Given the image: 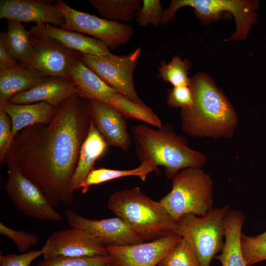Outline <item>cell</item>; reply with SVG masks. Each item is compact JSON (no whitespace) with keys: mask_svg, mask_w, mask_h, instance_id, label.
Returning a JSON list of instances; mask_svg holds the SVG:
<instances>
[{"mask_svg":"<svg viewBox=\"0 0 266 266\" xmlns=\"http://www.w3.org/2000/svg\"><path fill=\"white\" fill-rule=\"evenodd\" d=\"M89 100L76 93L57 107L52 121L20 131L0 164L16 165L52 206L74 202L71 183L91 122Z\"/></svg>","mask_w":266,"mask_h":266,"instance_id":"6da1fadb","label":"cell"},{"mask_svg":"<svg viewBox=\"0 0 266 266\" xmlns=\"http://www.w3.org/2000/svg\"><path fill=\"white\" fill-rule=\"evenodd\" d=\"M190 87L193 103L181 110L182 130L187 134L224 135L236 125V116L226 98L205 74L198 73L191 78Z\"/></svg>","mask_w":266,"mask_h":266,"instance_id":"7a4b0ae2","label":"cell"},{"mask_svg":"<svg viewBox=\"0 0 266 266\" xmlns=\"http://www.w3.org/2000/svg\"><path fill=\"white\" fill-rule=\"evenodd\" d=\"M131 131L137 160L164 166L168 179H172L181 169L200 167L204 162V156L189 148L186 139L175 133L171 124L162 125L157 129L137 124Z\"/></svg>","mask_w":266,"mask_h":266,"instance_id":"3957f363","label":"cell"},{"mask_svg":"<svg viewBox=\"0 0 266 266\" xmlns=\"http://www.w3.org/2000/svg\"><path fill=\"white\" fill-rule=\"evenodd\" d=\"M107 207L146 241L174 233L177 223L162 203L145 195L138 187L113 193Z\"/></svg>","mask_w":266,"mask_h":266,"instance_id":"277c9868","label":"cell"},{"mask_svg":"<svg viewBox=\"0 0 266 266\" xmlns=\"http://www.w3.org/2000/svg\"><path fill=\"white\" fill-rule=\"evenodd\" d=\"M171 191L159 201L176 222L182 215H205L213 207V182L200 167H190L172 179Z\"/></svg>","mask_w":266,"mask_h":266,"instance_id":"5b68a950","label":"cell"},{"mask_svg":"<svg viewBox=\"0 0 266 266\" xmlns=\"http://www.w3.org/2000/svg\"><path fill=\"white\" fill-rule=\"evenodd\" d=\"M257 0H173L167 8L164 10L162 23L173 20L177 11L184 6L195 9L197 17L204 23L215 21L221 18L223 12L232 13L235 20L236 30L231 40L246 39L252 26L258 19Z\"/></svg>","mask_w":266,"mask_h":266,"instance_id":"8992f818","label":"cell"},{"mask_svg":"<svg viewBox=\"0 0 266 266\" xmlns=\"http://www.w3.org/2000/svg\"><path fill=\"white\" fill-rule=\"evenodd\" d=\"M230 209L226 204L212 208L202 216L184 214L177 221L174 233L189 240L200 266H210L216 254L222 251L224 243V221Z\"/></svg>","mask_w":266,"mask_h":266,"instance_id":"52a82bcc","label":"cell"},{"mask_svg":"<svg viewBox=\"0 0 266 266\" xmlns=\"http://www.w3.org/2000/svg\"><path fill=\"white\" fill-rule=\"evenodd\" d=\"M55 4L65 20L60 28L92 35L109 49L125 45L133 35V28L129 25L78 11L61 0H55Z\"/></svg>","mask_w":266,"mask_h":266,"instance_id":"ba28073f","label":"cell"},{"mask_svg":"<svg viewBox=\"0 0 266 266\" xmlns=\"http://www.w3.org/2000/svg\"><path fill=\"white\" fill-rule=\"evenodd\" d=\"M137 48L129 54L116 56L82 55V61L106 84L117 90L131 101L146 105L135 91L133 76L141 54Z\"/></svg>","mask_w":266,"mask_h":266,"instance_id":"9c48e42d","label":"cell"},{"mask_svg":"<svg viewBox=\"0 0 266 266\" xmlns=\"http://www.w3.org/2000/svg\"><path fill=\"white\" fill-rule=\"evenodd\" d=\"M7 166L8 177L4 188L12 202L24 215L42 221H59L61 214L55 210L41 190L26 177L14 164Z\"/></svg>","mask_w":266,"mask_h":266,"instance_id":"30bf717a","label":"cell"},{"mask_svg":"<svg viewBox=\"0 0 266 266\" xmlns=\"http://www.w3.org/2000/svg\"><path fill=\"white\" fill-rule=\"evenodd\" d=\"M31 38L33 52L26 66L48 76L71 80L70 69L82 54L47 36L31 35Z\"/></svg>","mask_w":266,"mask_h":266,"instance_id":"8fae6325","label":"cell"},{"mask_svg":"<svg viewBox=\"0 0 266 266\" xmlns=\"http://www.w3.org/2000/svg\"><path fill=\"white\" fill-rule=\"evenodd\" d=\"M41 250L45 259L108 255L106 246L100 240L82 229L73 227L53 233Z\"/></svg>","mask_w":266,"mask_h":266,"instance_id":"7c38bea8","label":"cell"},{"mask_svg":"<svg viewBox=\"0 0 266 266\" xmlns=\"http://www.w3.org/2000/svg\"><path fill=\"white\" fill-rule=\"evenodd\" d=\"M175 233L141 243L106 249L114 266H156L182 239Z\"/></svg>","mask_w":266,"mask_h":266,"instance_id":"4fadbf2b","label":"cell"},{"mask_svg":"<svg viewBox=\"0 0 266 266\" xmlns=\"http://www.w3.org/2000/svg\"><path fill=\"white\" fill-rule=\"evenodd\" d=\"M66 218L70 227L87 232L100 240L105 246H122L146 242L117 216L100 220L91 219L68 209L66 212Z\"/></svg>","mask_w":266,"mask_h":266,"instance_id":"5bb4252c","label":"cell"},{"mask_svg":"<svg viewBox=\"0 0 266 266\" xmlns=\"http://www.w3.org/2000/svg\"><path fill=\"white\" fill-rule=\"evenodd\" d=\"M69 76L77 85L81 98L110 105L121 114L128 110L130 100L106 84L81 59L71 68Z\"/></svg>","mask_w":266,"mask_h":266,"instance_id":"9a60e30c","label":"cell"},{"mask_svg":"<svg viewBox=\"0 0 266 266\" xmlns=\"http://www.w3.org/2000/svg\"><path fill=\"white\" fill-rule=\"evenodd\" d=\"M50 0H0V18L21 23L51 24L61 28L65 23L64 17Z\"/></svg>","mask_w":266,"mask_h":266,"instance_id":"2e32d148","label":"cell"},{"mask_svg":"<svg viewBox=\"0 0 266 266\" xmlns=\"http://www.w3.org/2000/svg\"><path fill=\"white\" fill-rule=\"evenodd\" d=\"M89 102L91 118L108 145L128 151L132 139L125 118L110 105L95 100Z\"/></svg>","mask_w":266,"mask_h":266,"instance_id":"e0dca14e","label":"cell"},{"mask_svg":"<svg viewBox=\"0 0 266 266\" xmlns=\"http://www.w3.org/2000/svg\"><path fill=\"white\" fill-rule=\"evenodd\" d=\"M78 93V87L72 80L58 76H49L47 80L34 88L16 94L8 102L29 104L44 102L57 107Z\"/></svg>","mask_w":266,"mask_h":266,"instance_id":"ac0fdd59","label":"cell"},{"mask_svg":"<svg viewBox=\"0 0 266 266\" xmlns=\"http://www.w3.org/2000/svg\"><path fill=\"white\" fill-rule=\"evenodd\" d=\"M29 32L31 35L53 38L82 55L105 56L112 54L107 45L96 38L78 32L63 30L51 24H36L31 28Z\"/></svg>","mask_w":266,"mask_h":266,"instance_id":"d6986e66","label":"cell"},{"mask_svg":"<svg viewBox=\"0 0 266 266\" xmlns=\"http://www.w3.org/2000/svg\"><path fill=\"white\" fill-rule=\"evenodd\" d=\"M245 221L243 212L230 209L224 221L225 241L221 254L214 258L222 266H246L241 246L242 228Z\"/></svg>","mask_w":266,"mask_h":266,"instance_id":"ffe728a7","label":"cell"},{"mask_svg":"<svg viewBox=\"0 0 266 266\" xmlns=\"http://www.w3.org/2000/svg\"><path fill=\"white\" fill-rule=\"evenodd\" d=\"M48 77L34 68L20 64L0 70V105L8 102L16 94L37 86Z\"/></svg>","mask_w":266,"mask_h":266,"instance_id":"44dd1931","label":"cell"},{"mask_svg":"<svg viewBox=\"0 0 266 266\" xmlns=\"http://www.w3.org/2000/svg\"><path fill=\"white\" fill-rule=\"evenodd\" d=\"M12 122V138L23 129L34 124L50 123L53 120L57 107L44 102L29 104L9 102L0 105Z\"/></svg>","mask_w":266,"mask_h":266,"instance_id":"7402d4cb","label":"cell"},{"mask_svg":"<svg viewBox=\"0 0 266 266\" xmlns=\"http://www.w3.org/2000/svg\"><path fill=\"white\" fill-rule=\"evenodd\" d=\"M108 144L96 128L92 119L88 134L80 150L77 166L73 175L71 189L74 192L94 168L97 160L105 152Z\"/></svg>","mask_w":266,"mask_h":266,"instance_id":"603a6c76","label":"cell"},{"mask_svg":"<svg viewBox=\"0 0 266 266\" xmlns=\"http://www.w3.org/2000/svg\"><path fill=\"white\" fill-rule=\"evenodd\" d=\"M7 21V30L0 33V40L13 60L26 65L33 52L31 35L21 22L10 20Z\"/></svg>","mask_w":266,"mask_h":266,"instance_id":"cb8c5ba5","label":"cell"},{"mask_svg":"<svg viewBox=\"0 0 266 266\" xmlns=\"http://www.w3.org/2000/svg\"><path fill=\"white\" fill-rule=\"evenodd\" d=\"M152 172L158 173V167L151 161L140 163L137 167L126 170L112 169L100 167L93 168L80 184L78 189L85 194L93 185L127 176H136L145 181L148 174Z\"/></svg>","mask_w":266,"mask_h":266,"instance_id":"d4e9b609","label":"cell"},{"mask_svg":"<svg viewBox=\"0 0 266 266\" xmlns=\"http://www.w3.org/2000/svg\"><path fill=\"white\" fill-rule=\"evenodd\" d=\"M93 7L105 19L128 22L135 17L141 7L140 0H89Z\"/></svg>","mask_w":266,"mask_h":266,"instance_id":"484cf974","label":"cell"},{"mask_svg":"<svg viewBox=\"0 0 266 266\" xmlns=\"http://www.w3.org/2000/svg\"><path fill=\"white\" fill-rule=\"evenodd\" d=\"M191 65L189 61L182 60L179 56H174L168 64L165 61L161 63L158 70L159 76L173 87L189 86L191 78L188 76V70Z\"/></svg>","mask_w":266,"mask_h":266,"instance_id":"4316f807","label":"cell"},{"mask_svg":"<svg viewBox=\"0 0 266 266\" xmlns=\"http://www.w3.org/2000/svg\"><path fill=\"white\" fill-rule=\"evenodd\" d=\"M158 266H200L196 251L188 239L182 237Z\"/></svg>","mask_w":266,"mask_h":266,"instance_id":"83f0119b","label":"cell"},{"mask_svg":"<svg viewBox=\"0 0 266 266\" xmlns=\"http://www.w3.org/2000/svg\"><path fill=\"white\" fill-rule=\"evenodd\" d=\"M34 266H114L108 255L93 257L71 258L56 257L45 259Z\"/></svg>","mask_w":266,"mask_h":266,"instance_id":"f1b7e54d","label":"cell"},{"mask_svg":"<svg viewBox=\"0 0 266 266\" xmlns=\"http://www.w3.org/2000/svg\"><path fill=\"white\" fill-rule=\"evenodd\" d=\"M163 12L160 0H143L135 15L136 23L140 27L159 26L162 24Z\"/></svg>","mask_w":266,"mask_h":266,"instance_id":"f546056e","label":"cell"},{"mask_svg":"<svg viewBox=\"0 0 266 266\" xmlns=\"http://www.w3.org/2000/svg\"><path fill=\"white\" fill-rule=\"evenodd\" d=\"M241 242L246 266L266 260V240H258L242 233Z\"/></svg>","mask_w":266,"mask_h":266,"instance_id":"4dcf8cb0","label":"cell"},{"mask_svg":"<svg viewBox=\"0 0 266 266\" xmlns=\"http://www.w3.org/2000/svg\"><path fill=\"white\" fill-rule=\"evenodd\" d=\"M0 233L10 239L19 251L22 253L29 251L36 245L39 241L38 236L34 233L12 229L0 223Z\"/></svg>","mask_w":266,"mask_h":266,"instance_id":"1f68e13d","label":"cell"},{"mask_svg":"<svg viewBox=\"0 0 266 266\" xmlns=\"http://www.w3.org/2000/svg\"><path fill=\"white\" fill-rule=\"evenodd\" d=\"M193 103V96L190 86L173 87L168 90L167 104L171 107L183 109L190 107Z\"/></svg>","mask_w":266,"mask_h":266,"instance_id":"d6a6232c","label":"cell"},{"mask_svg":"<svg viewBox=\"0 0 266 266\" xmlns=\"http://www.w3.org/2000/svg\"><path fill=\"white\" fill-rule=\"evenodd\" d=\"M41 255V250H32L20 254L0 255V266H30L34 260Z\"/></svg>","mask_w":266,"mask_h":266,"instance_id":"836d02e7","label":"cell"},{"mask_svg":"<svg viewBox=\"0 0 266 266\" xmlns=\"http://www.w3.org/2000/svg\"><path fill=\"white\" fill-rule=\"evenodd\" d=\"M12 127L10 118L0 109V159L5 154L13 139Z\"/></svg>","mask_w":266,"mask_h":266,"instance_id":"e575fe53","label":"cell"},{"mask_svg":"<svg viewBox=\"0 0 266 266\" xmlns=\"http://www.w3.org/2000/svg\"><path fill=\"white\" fill-rule=\"evenodd\" d=\"M7 52L3 42L0 40V70L18 66Z\"/></svg>","mask_w":266,"mask_h":266,"instance_id":"d590c367","label":"cell"},{"mask_svg":"<svg viewBox=\"0 0 266 266\" xmlns=\"http://www.w3.org/2000/svg\"><path fill=\"white\" fill-rule=\"evenodd\" d=\"M254 238L258 240H266V232L256 236H253Z\"/></svg>","mask_w":266,"mask_h":266,"instance_id":"8d00e7d4","label":"cell"}]
</instances>
